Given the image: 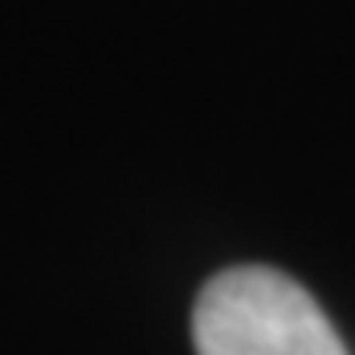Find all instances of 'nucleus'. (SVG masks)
<instances>
[{
  "label": "nucleus",
  "mask_w": 355,
  "mask_h": 355,
  "mask_svg": "<svg viewBox=\"0 0 355 355\" xmlns=\"http://www.w3.org/2000/svg\"><path fill=\"white\" fill-rule=\"evenodd\" d=\"M193 347L198 355H347L312 292L265 265L205 280L193 304Z\"/></svg>",
  "instance_id": "f257e3e1"
}]
</instances>
